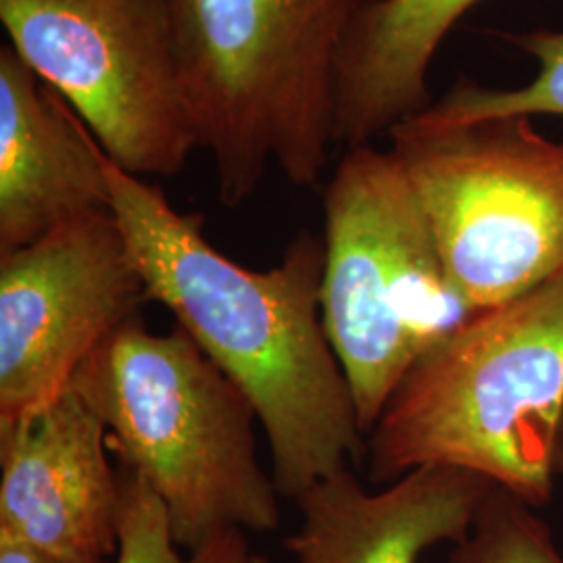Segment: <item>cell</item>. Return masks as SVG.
I'll return each mask as SVG.
<instances>
[{"mask_svg": "<svg viewBox=\"0 0 563 563\" xmlns=\"http://www.w3.org/2000/svg\"><path fill=\"white\" fill-rule=\"evenodd\" d=\"M562 420L563 269L472 313L409 369L367 434L369 478L451 465L543 509Z\"/></svg>", "mask_w": 563, "mask_h": 563, "instance_id": "cell-2", "label": "cell"}, {"mask_svg": "<svg viewBox=\"0 0 563 563\" xmlns=\"http://www.w3.org/2000/svg\"><path fill=\"white\" fill-rule=\"evenodd\" d=\"M483 0H369L342 51L334 142L374 144L430 104L434 55Z\"/></svg>", "mask_w": 563, "mask_h": 563, "instance_id": "cell-12", "label": "cell"}, {"mask_svg": "<svg viewBox=\"0 0 563 563\" xmlns=\"http://www.w3.org/2000/svg\"><path fill=\"white\" fill-rule=\"evenodd\" d=\"M555 474H558V481H563V420L560 437H558V449H555Z\"/></svg>", "mask_w": 563, "mask_h": 563, "instance_id": "cell-17", "label": "cell"}, {"mask_svg": "<svg viewBox=\"0 0 563 563\" xmlns=\"http://www.w3.org/2000/svg\"><path fill=\"white\" fill-rule=\"evenodd\" d=\"M497 36L537 60L534 78L516 88L460 80L413 120L426 125H455L504 115L563 118V30L539 27L499 32Z\"/></svg>", "mask_w": 563, "mask_h": 563, "instance_id": "cell-13", "label": "cell"}, {"mask_svg": "<svg viewBox=\"0 0 563 563\" xmlns=\"http://www.w3.org/2000/svg\"><path fill=\"white\" fill-rule=\"evenodd\" d=\"M71 384L99 411L125 472L162 499L181 551L223 530L280 526L253 405L178 323L169 332L142 318L123 325Z\"/></svg>", "mask_w": 563, "mask_h": 563, "instance_id": "cell-4", "label": "cell"}, {"mask_svg": "<svg viewBox=\"0 0 563 563\" xmlns=\"http://www.w3.org/2000/svg\"><path fill=\"white\" fill-rule=\"evenodd\" d=\"M539 509L495 484L488 486L472 530L453 544L449 563H563Z\"/></svg>", "mask_w": 563, "mask_h": 563, "instance_id": "cell-15", "label": "cell"}, {"mask_svg": "<svg viewBox=\"0 0 563 563\" xmlns=\"http://www.w3.org/2000/svg\"><path fill=\"white\" fill-rule=\"evenodd\" d=\"M146 302L113 213L0 253V428L69 388L104 342L142 318Z\"/></svg>", "mask_w": 563, "mask_h": 563, "instance_id": "cell-8", "label": "cell"}, {"mask_svg": "<svg viewBox=\"0 0 563 563\" xmlns=\"http://www.w3.org/2000/svg\"><path fill=\"white\" fill-rule=\"evenodd\" d=\"M490 483L451 465H422L367 490L351 467L301 493L297 563H420L437 544L462 543Z\"/></svg>", "mask_w": 563, "mask_h": 563, "instance_id": "cell-11", "label": "cell"}, {"mask_svg": "<svg viewBox=\"0 0 563 563\" xmlns=\"http://www.w3.org/2000/svg\"><path fill=\"white\" fill-rule=\"evenodd\" d=\"M322 320L363 434L409 369L476 313L397 155L346 148L323 188Z\"/></svg>", "mask_w": 563, "mask_h": 563, "instance_id": "cell-5", "label": "cell"}, {"mask_svg": "<svg viewBox=\"0 0 563 563\" xmlns=\"http://www.w3.org/2000/svg\"><path fill=\"white\" fill-rule=\"evenodd\" d=\"M165 2L220 201H249L269 165L301 188L322 180L342 51L369 0Z\"/></svg>", "mask_w": 563, "mask_h": 563, "instance_id": "cell-3", "label": "cell"}, {"mask_svg": "<svg viewBox=\"0 0 563 563\" xmlns=\"http://www.w3.org/2000/svg\"><path fill=\"white\" fill-rule=\"evenodd\" d=\"M111 213L146 284L202 353L251 401L280 497L365 453L355 399L322 320L323 241L301 234L278 265L232 262L163 188L107 157Z\"/></svg>", "mask_w": 563, "mask_h": 563, "instance_id": "cell-1", "label": "cell"}, {"mask_svg": "<svg viewBox=\"0 0 563 563\" xmlns=\"http://www.w3.org/2000/svg\"><path fill=\"white\" fill-rule=\"evenodd\" d=\"M0 563H67L34 544L0 534Z\"/></svg>", "mask_w": 563, "mask_h": 563, "instance_id": "cell-16", "label": "cell"}, {"mask_svg": "<svg viewBox=\"0 0 563 563\" xmlns=\"http://www.w3.org/2000/svg\"><path fill=\"white\" fill-rule=\"evenodd\" d=\"M390 151L422 202L444 269L474 311L563 269V141L532 118L409 120Z\"/></svg>", "mask_w": 563, "mask_h": 563, "instance_id": "cell-6", "label": "cell"}, {"mask_svg": "<svg viewBox=\"0 0 563 563\" xmlns=\"http://www.w3.org/2000/svg\"><path fill=\"white\" fill-rule=\"evenodd\" d=\"M111 213L107 155L59 95L0 48V253Z\"/></svg>", "mask_w": 563, "mask_h": 563, "instance_id": "cell-10", "label": "cell"}, {"mask_svg": "<svg viewBox=\"0 0 563 563\" xmlns=\"http://www.w3.org/2000/svg\"><path fill=\"white\" fill-rule=\"evenodd\" d=\"M242 530H223L197 551L181 553L162 499L130 472H121L120 549L113 563H244Z\"/></svg>", "mask_w": 563, "mask_h": 563, "instance_id": "cell-14", "label": "cell"}, {"mask_svg": "<svg viewBox=\"0 0 563 563\" xmlns=\"http://www.w3.org/2000/svg\"><path fill=\"white\" fill-rule=\"evenodd\" d=\"M244 563H269L263 555H249L246 560H244Z\"/></svg>", "mask_w": 563, "mask_h": 563, "instance_id": "cell-18", "label": "cell"}, {"mask_svg": "<svg viewBox=\"0 0 563 563\" xmlns=\"http://www.w3.org/2000/svg\"><path fill=\"white\" fill-rule=\"evenodd\" d=\"M9 46L139 178L199 148L165 0H0Z\"/></svg>", "mask_w": 563, "mask_h": 563, "instance_id": "cell-7", "label": "cell"}, {"mask_svg": "<svg viewBox=\"0 0 563 563\" xmlns=\"http://www.w3.org/2000/svg\"><path fill=\"white\" fill-rule=\"evenodd\" d=\"M109 432L71 384L38 411L0 428V534L67 563H113L121 474Z\"/></svg>", "mask_w": 563, "mask_h": 563, "instance_id": "cell-9", "label": "cell"}]
</instances>
